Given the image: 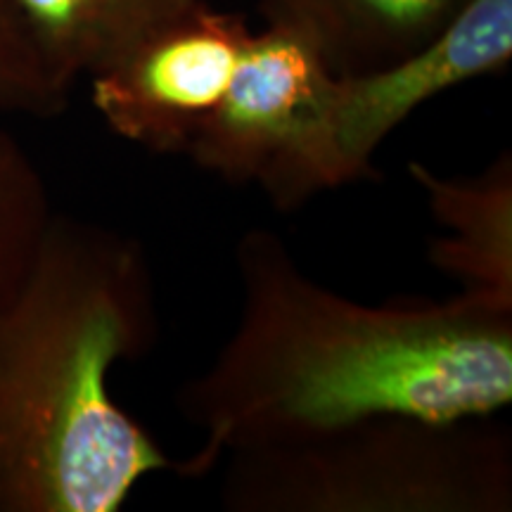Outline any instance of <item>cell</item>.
<instances>
[{
	"instance_id": "obj_1",
	"label": "cell",
	"mask_w": 512,
	"mask_h": 512,
	"mask_svg": "<svg viewBox=\"0 0 512 512\" xmlns=\"http://www.w3.org/2000/svg\"><path fill=\"white\" fill-rule=\"evenodd\" d=\"M235 264L238 328L178 392L204 432L183 472L370 415L494 418L512 403V309L465 292L361 304L313 280L266 228L242 235Z\"/></svg>"
},
{
	"instance_id": "obj_2",
	"label": "cell",
	"mask_w": 512,
	"mask_h": 512,
	"mask_svg": "<svg viewBox=\"0 0 512 512\" xmlns=\"http://www.w3.org/2000/svg\"><path fill=\"white\" fill-rule=\"evenodd\" d=\"M157 335L143 242L53 214L0 311V512H117L174 467L110 392Z\"/></svg>"
},
{
	"instance_id": "obj_3",
	"label": "cell",
	"mask_w": 512,
	"mask_h": 512,
	"mask_svg": "<svg viewBox=\"0 0 512 512\" xmlns=\"http://www.w3.org/2000/svg\"><path fill=\"white\" fill-rule=\"evenodd\" d=\"M230 512H508L512 439L491 418L382 413L228 453Z\"/></svg>"
},
{
	"instance_id": "obj_4",
	"label": "cell",
	"mask_w": 512,
	"mask_h": 512,
	"mask_svg": "<svg viewBox=\"0 0 512 512\" xmlns=\"http://www.w3.org/2000/svg\"><path fill=\"white\" fill-rule=\"evenodd\" d=\"M337 76L309 36L266 19L252 31L226 95L188 157L235 185H259L278 209L339 188L330 145Z\"/></svg>"
},
{
	"instance_id": "obj_5",
	"label": "cell",
	"mask_w": 512,
	"mask_h": 512,
	"mask_svg": "<svg viewBox=\"0 0 512 512\" xmlns=\"http://www.w3.org/2000/svg\"><path fill=\"white\" fill-rule=\"evenodd\" d=\"M252 29L204 0L91 76L110 131L159 155H188L226 95Z\"/></svg>"
},
{
	"instance_id": "obj_6",
	"label": "cell",
	"mask_w": 512,
	"mask_h": 512,
	"mask_svg": "<svg viewBox=\"0 0 512 512\" xmlns=\"http://www.w3.org/2000/svg\"><path fill=\"white\" fill-rule=\"evenodd\" d=\"M512 57V0H467L437 36L389 67L337 76L330 145L342 185L373 176V157L420 105L501 72Z\"/></svg>"
},
{
	"instance_id": "obj_7",
	"label": "cell",
	"mask_w": 512,
	"mask_h": 512,
	"mask_svg": "<svg viewBox=\"0 0 512 512\" xmlns=\"http://www.w3.org/2000/svg\"><path fill=\"white\" fill-rule=\"evenodd\" d=\"M408 174L425 195L444 230L430 247V261L486 304L512 309V157L505 150L472 176H441L411 162Z\"/></svg>"
},
{
	"instance_id": "obj_8",
	"label": "cell",
	"mask_w": 512,
	"mask_h": 512,
	"mask_svg": "<svg viewBox=\"0 0 512 512\" xmlns=\"http://www.w3.org/2000/svg\"><path fill=\"white\" fill-rule=\"evenodd\" d=\"M467 0H261L264 19L309 36L335 76L389 67L425 46Z\"/></svg>"
},
{
	"instance_id": "obj_9",
	"label": "cell",
	"mask_w": 512,
	"mask_h": 512,
	"mask_svg": "<svg viewBox=\"0 0 512 512\" xmlns=\"http://www.w3.org/2000/svg\"><path fill=\"white\" fill-rule=\"evenodd\" d=\"M200 0H10L36 53L64 91L91 79Z\"/></svg>"
},
{
	"instance_id": "obj_10",
	"label": "cell",
	"mask_w": 512,
	"mask_h": 512,
	"mask_svg": "<svg viewBox=\"0 0 512 512\" xmlns=\"http://www.w3.org/2000/svg\"><path fill=\"white\" fill-rule=\"evenodd\" d=\"M53 214L46 178L0 126V311L27 278Z\"/></svg>"
},
{
	"instance_id": "obj_11",
	"label": "cell",
	"mask_w": 512,
	"mask_h": 512,
	"mask_svg": "<svg viewBox=\"0 0 512 512\" xmlns=\"http://www.w3.org/2000/svg\"><path fill=\"white\" fill-rule=\"evenodd\" d=\"M67 102L10 0H0V114L55 117Z\"/></svg>"
}]
</instances>
